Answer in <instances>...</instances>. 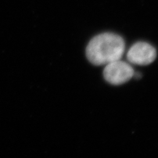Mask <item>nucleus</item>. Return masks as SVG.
Instances as JSON below:
<instances>
[{
    "mask_svg": "<svg viewBox=\"0 0 158 158\" xmlns=\"http://www.w3.org/2000/svg\"><path fill=\"white\" fill-rule=\"evenodd\" d=\"M125 51V42L121 36L105 32L94 37L88 43L86 55L95 65H107L121 59Z\"/></svg>",
    "mask_w": 158,
    "mask_h": 158,
    "instance_id": "1",
    "label": "nucleus"
},
{
    "mask_svg": "<svg viewBox=\"0 0 158 158\" xmlns=\"http://www.w3.org/2000/svg\"><path fill=\"white\" fill-rule=\"evenodd\" d=\"M103 74L107 82L113 85H120L131 79L135 71L131 65L118 59L107 64Z\"/></svg>",
    "mask_w": 158,
    "mask_h": 158,
    "instance_id": "2",
    "label": "nucleus"
},
{
    "mask_svg": "<svg viewBox=\"0 0 158 158\" xmlns=\"http://www.w3.org/2000/svg\"><path fill=\"white\" fill-rule=\"evenodd\" d=\"M157 56L156 48L144 42H138L130 48L127 57L131 63L138 65H147L154 61Z\"/></svg>",
    "mask_w": 158,
    "mask_h": 158,
    "instance_id": "3",
    "label": "nucleus"
}]
</instances>
